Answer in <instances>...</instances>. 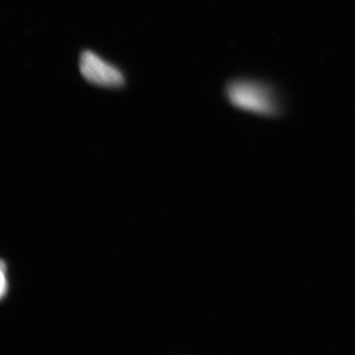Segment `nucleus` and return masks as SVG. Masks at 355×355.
Instances as JSON below:
<instances>
[{"label": "nucleus", "instance_id": "obj_1", "mask_svg": "<svg viewBox=\"0 0 355 355\" xmlns=\"http://www.w3.org/2000/svg\"><path fill=\"white\" fill-rule=\"evenodd\" d=\"M226 95L233 106L248 113L277 116L282 110L275 89L254 79L232 81L226 89Z\"/></svg>", "mask_w": 355, "mask_h": 355}, {"label": "nucleus", "instance_id": "obj_2", "mask_svg": "<svg viewBox=\"0 0 355 355\" xmlns=\"http://www.w3.org/2000/svg\"><path fill=\"white\" fill-rule=\"evenodd\" d=\"M79 69L86 81L105 88H118L125 84V77L114 65L102 60L93 51L81 53Z\"/></svg>", "mask_w": 355, "mask_h": 355}, {"label": "nucleus", "instance_id": "obj_3", "mask_svg": "<svg viewBox=\"0 0 355 355\" xmlns=\"http://www.w3.org/2000/svg\"><path fill=\"white\" fill-rule=\"evenodd\" d=\"M8 282H7V266L6 261H1V298H6L8 291Z\"/></svg>", "mask_w": 355, "mask_h": 355}]
</instances>
